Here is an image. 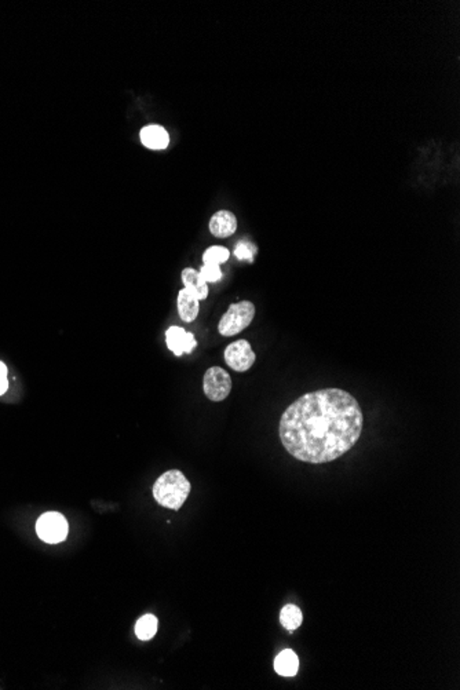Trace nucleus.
Wrapping results in <instances>:
<instances>
[{
  "mask_svg": "<svg viewBox=\"0 0 460 690\" xmlns=\"http://www.w3.org/2000/svg\"><path fill=\"white\" fill-rule=\"evenodd\" d=\"M165 342L167 347L176 356L182 354H190L194 347L197 346V342L194 339V335L192 332L185 331L181 327H170L165 332Z\"/></svg>",
  "mask_w": 460,
  "mask_h": 690,
  "instance_id": "0eeeda50",
  "label": "nucleus"
},
{
  "mask_svg": "<svg viewBox=\"0 0 460 690\" xmlns=\"http://www.w3.org/2000/svg\"><path fill=\"white\" fill-rule=\"evenodd\" d=\"M208 226L212 236L225 239L235 235V232L238 230V218L233 212L220 209L212 215Z\"/></svg>",
  "mask_w": 460,
  "mask_h": 690,
  "instance_id": "6e6552de",
  "label": "nucleus"
},
{
  "mask_svg": "<svg viewBox=\"0 0 460 690\" xmlns=\"http://www.w3.org/2000/svg\"><path fill=\"white\" fill-rule=\"evenodd\" d=\"M255 317V306L250 301H243L230 305L218 324V331L222 336H233L246 330Z\"/></svg>",
  "mask_w": 460,
  "mask_h": 690,
  "instance_id": "7ed1b4c3",
  "label": "nucleus"
},
{
  "mask_svg": "<svg viewBox=\"0 0 460 690\" xmlns=\"http://www.w3.org/2000/svg\"><path fill=\"white\" fill-rule=\"evenodd\" d=\"M182 283L185 288L193 294L198 301H203L208 297V286L200 276L198 271L186 268L182 271Z\"/></svg>",
  "mask_w": 460,
  "mask_h": 690,
  "instance_id": "9b49d317",
  "label": "nucleus"
},
{
  "mask_svg": "<svg viewBox=\"0 0 460 690\" xmlns=\"http://www.w3.org/2000/svg\"><path fill=\"white\" fill-rule=\"evenodd\" d=\"M302 620H303L302 612L295 605L284 606L280 613V623L288 631H295L297 628H299L302 624Z\"/></svg>",
  "mask_w": 460,
  "mask_h": 690,
  "instance_id": "ddd939ff",
  "label": "nucleus"
},
{
  "mask_svg": "<svg viewBox=\"0 0 460 690\" xmlns=\"http://www.w3.org/2000/svg\"><path fill=\"white\" fill-rule=\"evenodd\" d=\"M157 632V619L153 614L142 616L135 624V634L141 641L152 639Z\"/></svg>",
  "mask_w": 460,
  "mask_h": 690,
  "instance_id": "4468645a",
  "label": "nucleus"
},
{
  "mask_svg": "<svg viewBox=\"0 0 460 690\" xmlns=\"http://www.w3.org/2000/svg\"><path fill=\"white\" fill-rule=\"evenodd\" d=\"M229 257H230V253L227 249L220 247V246H214V247H209L204 251L203 262H204V265L219 266V265L225 264L229 260Z\"/></svg>",
  "mask_w": 460,
  "mask_h": 690,
  "instance_id": "2eb2a0df",
  "label": "nucleus"
},
{
  "mask_svg": "<svg viewBox=\"0 0 460 690\" xmlns=\"http://www.w3.org/2000/svg\"><path fill=\"white\" fill-rule=\"evenodd\" d=\"M9 387V380H8V368L5 363L0 361V395L5 394Z\"/></svg>",
  "mask_w": 460,
  "mask_h": 690,
  "instance_id": "a211bd4d",
  "label": "nucleus"
},
{
  "mask_svg": "<svg viewBox=\"0 0 460 690\" xmlns=\"http://www.w3.org/2000/svg\"><path fill=\"white\" fill-rule=\"evenodd\" d=\"M298 668H299L298 654L291 649L283 650L275 660V669L281 676H294L297 675Z\"/></svg>",
  "mask_w": 460,
  "mask_h": 690,
  "instance_id": "f8f14e48",
  "label": "nucleus"
},
{
  "mask_svg": "<svg viewBox=\"0 0 460 690\" xmlns=\"http://www.w3.org/2000/svg\"><path fill=\"white\" fill-rule=\"evenodd\" d=\"M198 273L205 283H216L223 276L220 268L214 266V265H203L201 269L198 271Z\"/></svg>",
  "mask_w": 460,
  "mask_h": 690,
  "instance_id": "f3484780",
  "label": "nucleus"
},
{
  "mask_svg": "<svg viewBox=\"0 0 460 690\" xmlns=\"http://www.w3.org/2000/svg\"><path fill=\"white\" fill-rule=\"evenodd\" d=\"M255 253H257V247L249 242H240L235 250V255L240 261H249V262L254 261Z\"/></svg>",
  "mask_w": 460,
  "mask_h": 690,
  "instance_id": "dca6fc26",
  "label": "nucleus"
},
{
  "mask_svg": "<svg viewBox=\"0 0 460 690\" xmlns=\"http://www.w3.org/2000/svg\"><path fill=\"white\" fill-rule=\"evenodd\" d=\"M364 426L358 401L342 389H321L295 400L281 415L279 434L287 452L310 465L347 453Z\"/></svg>",
  "mask_w": 460,
  "mask_h": 690,
  "instance_id": "f257e3e1",
  "label": "nucleus"
},
{
  "mask_svg": "<svg viewBox=\"0 0 460 690\" xmlns=\"http://www.w3.org/2000/svg\"><path fill=\"white\" fill-rule=\"evenodd\" d=\"M176 305H178V313H179V317L182 321L192 323L198 316L200 301L193 294H190L186 288H183L178 292Z\"/></svg>",
  "mask_w": 460,
  "mask_h": 690,
  "instance_id": "9d476101",
  "label": "nucleus"
},
{
  "mask_svg": "<svg viewBox=\"0 0 460 690\" xmlns=\"http://www.w3.org/2000/svg\"><path fill=\"white\" fill-rule=\"evenodd\" d=\"M190 494V483L179 470L161 474L153 485L154 501L167 509L179 510Z\"/></svg>",
  "mask_w": 460,
  "mask_h": 690,
  "instance_id": "f03ea898",
  "label": "nucleus"
},
{
  "mask_svg": "<svg viewBox=\"0 0 460 690\" xmlns=\"http://www.w3.org/2000/svg\"><path fill=\"white\" fill-rule=\"evenodd\" d=\"M203 389L209 401H223L232 390V378L220 367H211L204 373Z\"/></svg>",
  "mask_w": 460,
  "mask_h": 690,
  "instance_id": "39448f33",
  "label": "nucleus"
},
{
  "mask_svg": "<svg viewBox=\"0 0 460 690\" xmlns=\"http://www.w3.org/2000/svg\"><path fill=\"white\" fill-rule=\"evenodd\" d=\"M68 522L65 517L57 511H50L43 514L36 522L38 536L50 544L64 542L68 536Z\"/></svg>",
  "mask_w": 460,
  "mask_h": 690,
  "instance_id": "20e7f679",
  "label": "nucleus"
},
{
  "mask_svg": "<svg viewBox=\"0 0 460 690\" xmlns=\"http://www.w3.org/2000/svg\"><path fill=\"white\" fill-rule=\"evenodd\" d=\"M142 143L153 150L165 149L170 143V137L165 128L159 124H149L141 130Z\"/></svg>",
  "mask_w": 460,
  "mask_h": 690,
  "instance_id": "1a4fd4ad",
  "label": "nucleus"
},
{
  "mask_svg": "<svg viewBox=\"0 0 460 690\" xmlns=\"http://www.w3.org/2000/svg\"><path fill=\"white\" fill-rule=\"evenodd\" d=\"M225 363L236 372L249 371L255 363V353L246 339L230 343L225 350Z\"/></svg>",
  "mask_w": 460,
  "mask_h": 690,
  "instance_id": "423d86ee",
  "label": "nucleus"
}]
</instances>
